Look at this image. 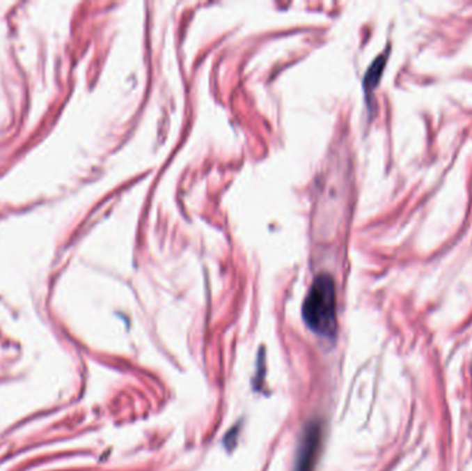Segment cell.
I'll return each instance as SVG.
<instances>
[{"instance_id": "cell-3", "label": "cell", "mask_w": 472, "mask_h": 471, "mask_svg": "<svg viewBox=\"0 0 472 471\" xmlns=\"http://www.w3.org/2000/svg\"><path fill=\"white\" fill-rule=\"evenodd\" d=\"M387 59H388V53H383L380 54L372 64L370 67L368 68L365 77H363V88H365V93H366V97L370 98V94L372 91L376 88V86L379 84L380 79H381V75L384 72V68H386V63H387Z\"/></svg>"}, {"instance_id": "cell-2", "label": "cell", "mask_w": 472, "mask_h": 471, "mask_svg": "<svg viewBox=\"0 0 472 471\" xmlns=\"http://www.w3.org/2000/svg\"><path fill=\"white\" fill-rule=\"evenodd\" d=\"M322 445V426L319 422H310L300 438L294 471H314Z\"/></svg>"}, {"instance_id": "cell-1", "label": "cell", "mask_w": 472, "mask_h": 471, "mask_svg": "<svg viewBox=\"0 0 472 471\" xmlns=\"http://www.w3.org/2000/svg\"><path fill=\"white\" fill-rule=\"evenodd\" d=\"M306 325L319 336L333 337L337 330L336 285L330 274L322 272L314 282L303 303Z\"/></svg>"}]
</instances>
